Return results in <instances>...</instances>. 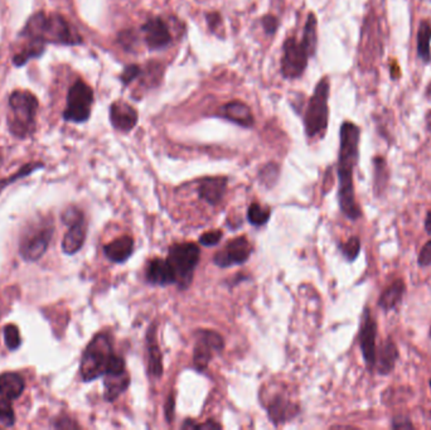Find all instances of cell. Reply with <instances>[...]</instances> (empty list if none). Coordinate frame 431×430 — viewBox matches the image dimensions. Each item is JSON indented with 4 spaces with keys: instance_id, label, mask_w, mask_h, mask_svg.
Returning <instances> with one entry per match:
<instances>
[{
    "instance_id": "20",
    "label": "cell",
    "mask_w": 431,
    "mask_h": 430,
    "mask_svg": "<svg viewBox=\"0 0 431 430\" xmlns=\"http://www.w3.org/2000/svg\"><path fill=\"white\" fill-rule=\"evenodd\" d=\"M145 342L148 350L149 374L158 379L163 375V355L156 337V323H153L149 327L145 336Z\"/></svg>"
},
{
    "instance_id": "2",
    "label": "cell",
    "mask_w": 431,
    "mask_h": 430,
    "mask_svg": "<svg viewBox=\"0 0 431 430\" xmlns=\"http://www.w3.org/2000/svg\"><path fill=\"white\" fill-rule=\"evenodd\" d=\"M21 37L41 42L43 45L56 43L76 46L82 43L81 35L71 27L61 14H46L44 12H38L29 18L22 31Z\"/></svg>"
},
{
    "instance_id": "6",
    "label": "cell",
    "mask_w": 431,
    "mask_h": 430,
    "mask_svg": "<svg viewBox=\"0 0 431 430\" xmlns=\"http://www.w3.org/2000/svg\"><path fill=\"white\" fill-rule=\"evenodd\" d=\"M200 257L201 250L195 242H181L170 246L167 260L174 273L175 284L179 289H187L193 282Z\"/></svg>"
},
{
    "instance_id": "41",
    "label": "cell",
    "mask_w": 431,
    "mask_h": 430,
    "mask_svg": "<svg viewBox=\"0 0 431 430\" xmlns=\"http://www.w3.org/2000/svg\"><path fill=\"white\" fill-rule=\"evenodd\" d=\"M54 428H60V429H71V428H80L79 424L74 423L71 419H65V420H58L54 424Z\"/></svg>"
},
{
    "instance_id": "15",
    "label": "cell",
    "mask_w": 431,
    "mask_h": 430,
    "mask_svg": "<svg viewBox=\"0 0 431 430\" xmlns=\"http://www.w3.org/2000/svg\"><path fill=\"white\" fill-rule=\"evenodd\" d=\"M145 43L150 49H162L169 46L172 35L167 24L161 18H152L143 26Z\"/></svg>"
},
{
    "instance_id": "18",
    "label": "cell",
    "mask_w": 431,
    "mask_h": 430,
    "mask_svg": "<svg viewBox=\"0 0 431 430\" xmlns=\"http://www.w3.org/2000/svg\"><path fill=\"white\" fill-rule=\"evenodd\" d=\"M145 278L149 284L158 287H168L175 284L174 273L170 268L168 260L167 259L164 260L161 257H155L149 262L145 271Z\"/></svg>"
},
{
    "instance_id": "34",
    "label": "cell",
    "mask_w": 431,
    "mask_h": 430,
    "mask_svg": "<svg viewBox=\"0 0 431 430\" xmlns=\"http://www.w3.org/2000/svg\"><path fill=\"white\" fill-rule=\"evenodd\" d=\"M0 424H3L7 428H12L15 424L13 405H12V401L7 399L0 400Z\"/></svg>"
},
{
    "instance_id": "3",
    "label": "cell",
    "mask_w": 431,
    "mask_h": 430,
    "mask_svg": "<svg viewBox=\"0 0 431 430\" xmlns=\"http://www.w3.org/2000/svg\"><path fill=\"white\" fill-rule=\"evenodd\" d=\"M38 100L31 91L15 90L9 96L8 128L18 139H27L33 135L37 128L35 118L38 111Z\"/></svg>"
},
{
    "instance_id": "13",
    "label": "cell",
    "mask_w": 431,
    "mask_h": 430,
    "mask_svg": "<svg viewBox=\"0 0 431 430\" xmlns=\"http://www.w3.org/2000/svg\"><path fill=\"white\" fill-rule=\"evenodd\" d=\"M376 340H377V323L371 314V310L368 308H364L361 330H359V346H361L364 363L370 370L376 367V361H377Z\"/></svg>"
},
{
    "instance_id": "46",
    "label": "cell",
    "mask_w": 431,
    "mask_h": 430,
    "mask_svg": "<svg viewBox=\"0 0 431 430\" xmlns=\"http://www.w3.org/2000/svg\"><path fill=\"white\" fill-rule=\"evenodd\" d=\"M429 93H430V95H431V83H430V86H429Z\"/></svg>"
},
{
    "instance_id": "24",
    "label": "cell",
    "mask_w": 431,
    "mask_h": 430,
    "mask_svg": "<svg viewBox=\"0 0 431 430\" xmlns=\"http://www.w3.org/2000/svg\"><path fill=\"white\" fill-rule=\"evenodd\" d=\"M405 293H406V284L404 279H398L382 292L378 299L377 305L384 312L395 310L398 304L402 302Z\"/></svg>"
},
{
    "instance_id": "19",
    "label": "cell",
    "mask_w": 431,
    "mask_h": 430,
    "mask_svg": "<svg viewBox=\"0 0 431 430\" xmlns=\"http://www.w3.org/2000/svg\"><path fill=\"white\" fill-rule=\"evenodd\" d=\"M130 375L127 370L108 372L104 375V399L108 403H114L117 397L128 390Z\"/></svg>"
},
{
    "instance_id": "12",
    "label": "cell",
    "mask_w": 431,
    "mask_h": 430,
    "mask_svg": "<svg viewBox=\"0 0 431 430\" xmlns=\"http://www.w3.org/2000/svg\"><path fill=\"white\" fill-rule=\"evenodd\" d=\"M252 245L246 236H238L227 242L222 250L213 256V262L220 268L243 265L252 254Z\"/></svg>"
},
{
    "instance_id": "37",
    "label": "cell",
    "mask_w": 431,
    "mask_h": 430,
    "mask_svg": "<svg viewBox=\"0 0 431 430\" xmlns=\"http://www.w3.org/2000/svg\"><path fill=\"white\" fill-rule=\"evenodd\" d=\"M418 266L428 268L431 265V240L426 242L423 249L420 250L418 257Z\"/></svg>"
},
{
    "instance_id": "9",
    "label": "cell",
    "mask_w": 431,
    "mask_h": 430,
    "mask_svg": "<svg viewBox=\"0 0 431 430\" xmlns=\"http://www.w3.org/2000/svg\"><path fill=\"white\" fill-rule=\"evenodd\" d=\"M62 222L67 226V232L62 240V251L67 255H74L82 249L86 241L88 225L81 209L77 207H68L62 214Z\"/></svg>"
},
{
    "instance_id": "30",
    "label": "cell",
    "mask_w": 431,
    "mask_h": 430,
    "mask_svg": "<svg viewBox=\"0 0 431 430\" xmlns=\"http://www.w3.org/2000/svg\"><path fill=\"white\" fill-rule=\"evenodd\" d=\"M431 26L429 22H423L418 34V51L423 60L430 61Z\"/></svg>"
},
{
    "instance_id": "23",
    "label": "cell",
    "mask_w": 431,
    "mask_h": 430,
    "mask_svg": "<svg viewBox=\"0 0 431 430\" xmlns=\"http://www.w3.org/2000/svg\"><path fill=\"white\" fill-rule=\"evenodd\" d=\"M26 389L24 379L17 372H4L0 375V397L14 401L23 395Z\"/></svg>"
},
{
    "instance_id": "33",
    "label": "cell",
    "mask_w": 431,
    "mask_h": 430,
    "mask_svg": "<svg viewBox=\"0 0 431 430\" xmlns=\"http://www.w3.org/2000/svg\"><path fill=\"white\" fill-rule=\"evenodd\" d=\"M4 342L9 351L18 350L21 347V333L15 324H7L4 327Z\"/></svg>"
},
{
    "instance_id": "5",
    "label": "cell",
    "mask_w": 431,
    "mask_h": 430,
    "mask_svg": "<svg viewBox=\"0 0 431 430\" xmlns=\"http://www.w3.org/2000/svg\"><path fill=\"white\" fill-rule=\"evenodd\" d=\"M113 340L106 332L97 333L83 351L80 363V375L83 383H91L104 377L108 363L114 355Z\"/></svg>"
},
{
    "instance_id": "21",
    "label": "cell",
    "mask_w": 431,
    "mask_h": 430,
    "mask_svg": "<svg viewBox=\"0 0 431 430\" xmlns=\"http://www.w3.org/2000/svg\"><path fill=\"white\" fill-rule=\"evenodd\" d=\"M218 115L222 116L223 119H227L245 128L252 127L255 122L254 115L249 106L241 101H231L229 104L223 105L222 108L220 109Z\"/></svg>"
},
{
    "instance_id": "35",
    "label": "cell",
    "mask_w": 431,
    "mask_h": 430,
    "mask_svg": "<svg viewBox=\"0 0 431 430\" xmlns=\"http://www.w3.org/2000/svg\"><path fill=\"white\" fill-rule=\"evenodd\" d=\"M222 235V231H220V230H212V231H209V232L203 234V235L200 237V242H201V245L206 246V248H212V246H216L218 242L221 241Z\"/></svg>"
},
{
    "instance_id": "38",
    "label": "cell",
    "mask_w": 431,
    "mask_h": 430,
    "mask_svg": "<svg viewBox=\"0 0 431 430\" xmlns=\"http://www.w3.org/2000/svg\"><path fill=\"white\" fill-rule=\"evenodd\" d=\"M391 427L393 429H414L415 428V425L412 424L410 419L405 417H393Z\"/></svg>"
},
{
    "instance_id": "4",
    "label": "cell",
    "mask_w": 431,
    "mask_h": 430,
    "mask_svg": "<svg viewBox=\"0 0 431 430\" xmlns=\"http://www.w3.org/2000/svg\"><path fill=\"white\" fill-rule=\"evenodd\" d=\"M54 234V218L51 216H41L34 218L33 221L28 222L27 226L22 231L18 244V251L22 259L24 262H38L47 253Z\"/></svg>"
},
{
    "instance_id": "11",
    "label": "cell",
    "mask_w": 431,
    "mask_h": 430,
    "mask_svg": "<svg viewBox=\"0 0 431 430\" xmlns=\"http://www.w3.org/2000/svg\"><path fill=\"white\" fill-rule=\"evenodd\" d=\"M309 54H307L303 43L297 38L290 37L284 43L282 58V72L286 79H297L303 74L308 65Z\"/></svg>"
},
{
    "instance_id": "10",
    "label": "cell",
    "mask_w": 431,
    "mask_h": 430,
    "mask_svg": "<svg viewBox=\"0 0 431 430\" xmlns=\"http://www.w3.org/2000/svg\"><path fill=\"white\" fill-rule=\"evenodd\" d=\"M223 347L225 341L220 333L211 330L198 331L193 351L195 369L198 371L207 370L213 355L221 352Z\"/></svg>"
},
{
    "instance_id": "44",
    "label": "cell",
    "mask_w": 431,
    "mask_h": 430,
    "mask_svg": "<svg viewBox=\"0 0 431 430\" xmlns=\"http://www.w3.org/2000/svg\"><path fill=\"white\" fill-rule=\"evenodd\" d=\"M425 231L431 235V209L428 212V215H426V218H425L424 223Z\"/></svg>"
},
{
    "instance_id": "45",
    "label": "cell",
    "mask_w": 431,
    "mask_h": 430,
    "mask_svg": "<svg viewBox=\"0 0 431 430\" xmlns=\"http://www.w3.org/2000/svg\"><path fill=\"white\" fill-rule=\"evenodd\" d=\"M197 427H198V424L195 423L193 420H186L184 423L182 424V429H197Z\"/></svg>"
},
{
    "instance_id": "28",
    "label": "cell",
    "mask_w": 431,
    "mask_h": 430,
    "mask_svg": "<svg viewBox=\"0 0 431 430\" xmlns=\"http://www.w3.org/2000/svg\"><path fill=\"white\" fill-rule=\"evenodd\" d=\"M375 164V181H373V187H375V193L381 196L384 193L387 182H389V170L384 158L377 157L373 161Z\"/></svg>"
},
{
    "instance_id": "7",
    "label": "cell",
    "mask_w": 431,
    "mask_h": 430,
    "mask_svg": "<svg viewBox=\"0 0 431 430\" xmlns=\"http://www.w3.org/2000/svg\"><path fill=\"white\" fill-rule=\"evenodd\" d=\"M328 97L330 80L324 77L319 81L314 94L310 97L305 113V132L309 138L323 134L328 125Z\"/></svg>"
},
{
    "instance_id": "32",
    "label": "cell",
    "mask_w": 431,
    "mask_h": 430,
    "mask_svg": "<svg viewBox=\"0 0 431 430\" xmlns=\"http://www.w3.org/2000/svg\"><path fill=\"white\" fill-rule=\"evenodd\" d=\"M339 249L348 262H355L359 255V251H361V240L358 239L357 236H353V237H350V240L342 242L339 245Z\"/></svg>"
},
{
    "instance_id": "25",
    "label": "cell",
    "mask_w": 431,
    "mask_h": 430,
    "mask_svg": "<svg viewBox=\"0 0 431 430\" xmlns=\"http://www.w3.org/2000/svg\"><path fill=\"white\" fill-rule=\"evenodd\" d=\"M398 360V346L395 341H392V338H389L382 343L381 350L377 352L376 366H377L378 374L389 375L391 371L395 369Z\"/></svg>"
},
{
    "instance_id": "1",
    "label": "cell",
    "mask_w": 431,
    "mask_h": 430,
    "mask_svg": "<svg viewBox=\"0 0 431 430\" xmlns=\"http://www.w3.org/2000/svg\"><path fill=\"white\" fill-rule=\"evenodd\" d=\"M359 135L357 125L350 121L343 122L338 155V203L342 214L350 221H357L362 216L353 184V172L359 155Z\"/></svg>"
},
{
    "instance_id": "29",
    "label": "cell",
    "mask_w": 431,
    "mask_h": 430,
    "mask_svg": "<svg viewBox=\"0 0 431 430\" xmlns=\"http://www.w3.org/2000/svg\"><path fill=\"white\" fill-rule=\"evenodd\" d=\"M271 211L269 207H263L260 203L254 202L247 209V221L255 228H263L270 220Z\"/></svg>"
},
{
    "instance_id": "39",
    "label": "cell",
    "mask_w": 431,
    "mask_h": 430,
    "mask_svg": "<svg viewBox=\"0 0 431 430\" xmlns=\"http://www.w3.org/2000/svg\"><path fill=\"white\" fill-rule=\"evenodd\" d=\"M263 27L265 29V32L269 34H274L277 32V26H279V22L274 15H266L263 18Z\"/></svg>"
},
{
    "instance_id": "22",
    "label": "cell",
    "mask_w": 431,
    "mask_h": 430,
    "mask_svg": "<svg viewBox=\"0 0 431 430\" xmlns=\"http://www.w3.org/2000/svg\"><path fill=\"white\" fill-rule=\"evenodd\" d=\"M104 254L110 262L122 264L128 262L129 257L134 254V240L130 236H122L114 241L104 246Z\"/></svg>"
},
{
    "instance_id": "36",
    "label": "cell",
    "mask_w": 431,
    "mask_h": 430,
    "mask_svg": "<svg viewBox=\"0 0 431 430\" xmlns=\"http://www.w3.org/2000/svg\"><path fill=\"white\" fill-rule=\"evenodd\" d=\"M140 74H142V70H140L139 66H136V65H130L128 67H125L120 79H122L124 85H130L135 79H138V77L140 76Z\"/></svg>"
},
{
    "instance_id": "31",
    "label": "cell",
    "mask_w": 431,
    "mask_h": 430,
    "mask_svg": "<svg viewBox=\"0 0 431 430\" xmlns=\"http://www.w3.org/2000/svg\"><path fill=\"white\" fill-rule=\"evenodd\" d=\"M43 167H44V164H43V163H40V161H37V163H28L26 166H23L15 175H12V177H8L7 180L0 181V191L7 189V186H9V184H12L14 182L21 180L23 177L32 175L33 172L38 170V169H42Z\"/></svg>"
},
{
    "instance_id": "26",
    "label": "cell",
    "mask_w": 431,
    "mask_h": 430,
    "mask_svg": "<svg viewBox=\"0 0 431 430\" xmlns=\"http://www.w3.org/2000/svg\"><path fill=\"white\" fill-rule=\"evenodd\" d=\"M302 43L307 54H309V57L314 56L316 48H317V18L313 13H309L308 15Z\"/></svg>"
},
{
    "instance_id": "8",
    "label": "cell",
    "mask_w": 431,
    "mask_h": 430,
    "mask_svg": "<svg viewBox=\"0 0 431 430\" xmlns=\"http://www.w3.org/2000/svg\"><path fill=\"white\" fill-rule=\"evenodd\" d=\"M94 102L92 88L79 80L68 90L67 105L63 111V119L71 122H85L91 114Z\"/></svg>"
},
{
    "instance_id": "17",
    "label": "cell",
    "mask_w": 431,
    "mask_h": 430,
    "mask_svg": "<svg viewBox=\"0 0 431 430\" xmlns=\"http://www.w3.org/2000/svg\"><path fill=\"white\" fill-rule=\"evenodd\" d=\"M268 415L274 425H280L297 415L299 408L297 404L291 403L288 397L277 395L270 400L268 406Z\"/></svg>"
},
{
    "instance_id": "42",
    "label": "cell",
    "mask_w": 431,
    "mask_h": 430,
    "mask_svg": "<svg viewBox=\"0 0 431 430\" xmlns=\"http://www.w3.org/2000/svg\"><path fill=\"white\" fill-rule=\"evenodd\" d=\"M207 20H209V26L211 29H216L221 24V17L218 13L207 14Z\"/></svg>"
},
{
    "instance_id": "43",
    "label": "cell",
    "mask_w": 431,
    "mask_h": 430,
    "mask_svg": "<svg viewBox=\"0 0 431 430\" xmlns=\"http://www.w3.org/2000/svg\"><path fill=\"white\" fill-rule=\"evenodd\" d=\"M222 427L218 423H216L213 420H209L207 423L198 424L197 429H221Z\"/></svg>"
},
{
    "instance_id": "40",
    "label": "cell",
    "mask_w": 431,
    "mask_h": 430,
    "mask_svg": "<svg viewBox=\"0 0 431 430\" xmlns=\"http://www.w3.org/2000/svg\"><path fill=\"white\" fill-rule=\"evenodd\" d=\"M174 397H173V394H170L168 397V400H167V403H165V417H167V422H168V423H172V420H173V417H174Z\"/></svg>"
},
{
    "instance_id": "14",
    "label": "cell",
    "mask_w": 431,
    "mask_h": 430,
    "mask_svg": "<svg viewBox=\"0 0 431 430\" xmlns=\"http://www.w3.org/2000/svg\"><path fill=\"white\" fill-rule=\"evenodd\" d=\"M110 121L116 130L128 133L138 122V113L128 102L115 101L110 106Z\"/></svg>"
},
{
    "instance_id": "16",
    "label": "cell",
    "mask_w": 431,
    "mask_h": 430,
    "mask_svg": "<svg viewBox=\"0 0 431 430\" xmlns=\"http://www.w3.org/2000/svg\"><path fill=\"white\" fill-rule=\"evenodd\" d=\"M229 180L226 177H207L200 182L198 196L211 206H216L222 201Z\"/></svg>"
},
{
    "instance_id": "27",
    "label": "cell",
    "mask_w": 431,
    "mask_h": 430,
    "mask_svg": "<svg viewBox=\"0 0 431 430\" xmlns=\"http://www.w3.org/2000/svg\"><path fill=\"white\" fill-rule=\"evenodd\" d=\"M44 46L41 42L28 40L27 46L22 49L21 52L14 56L13 62L17 67L24 66L28 61L40 57L44 52Z\"/></svg>"
}]
</instances>
